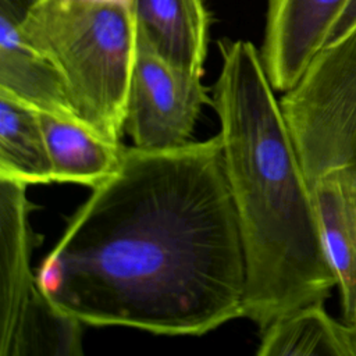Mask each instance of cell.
Returning <instances> with one entry per match:
<instances>
[{
    "instance_id": "cell-3",
    "label": "cell",
    "mask_w": 356,
    "mask_h": 356,
    "mask_svg": "<svg viewBox=\"0 0 356 356\" xmlns=\"http://www.w3.org/2000/svg\"><path fill=\"white\" fill-rule=\"evenodd\" d=\"M19 28L60 72L78 118L121 143L138 43L129 4L31 0Z\"/></svg>"
},
{
    "instance_id": "cell-12",
    "label": "cell",
    "mask_w": 356,
    "mask_h": 356,
    "mask_svg": "<svg viewBox=\"0 0 356 356\" xmlns=\"http://www.w3.org/2000/svg\"><path fill=\"white\" fill-rule=\"evenodd\" d=\"M259 356H353L349 327L324 302L302 306L261 330Z\"/></svg>"
},
{
    "instance_id": "cell-16",
    "label": "cell",
    "mask_w": 356,
    "mask_h": 356,
    "mask_svg": "<svg viewBox=\"0 0 356 356\" xmlns=\"http://www.w3.org/2000/svg\"><path fill=\"white\" fill-rule=\"evenodd\" d=\"M349 338H350V345H352L353 356H356V324L349 327Z\"/></svg>"
},
{
    "instance_id": "cell-14",
    "label": "cell",
    "mask_w": 356,
    "mask_h": 356,
    "mask_svg": "<svg viewBox=\"0 0 356 356\" xmlns=\"http://www.w3.org/2000/svg\"><path fill=\"white\" fill-rule=\"evenodd\" d=\"M339 21H341V25L343 26H349L356 21V0H349Z\"/></svg>"
},
{
    "instance_id": "cell-1",
    "label": "cell",
    "mask_w": 356,
    "mask_h": 356,
    "mask_svg": "<svg viewBox=\"0 0 356 356\" xmlns=\"http://www.w3.org/2000/svg\"><path fill=\"white\" fill-rule=\"evenodd\" d=\"M36 278L56 307L93 327L202 335L243 317L245 252L220 135L125 147Z\"/></svg>"
},
{
    "instance_id": "cell-5",
    "label": "cell",
    "mask_w": 356,
    "mask_h": 356,
    "mask_svg": "<svg viewBox=\"0 0 356 356\" xmlns=\"http://www.w3.org/2000/svg\"><path fill=\"white\" fill-rule=\"evenodd\" d=\"M26 185L0 178V356H76L81 324L43 293L31 268Z\"/></svg>"
},
{
    "instance_id": "cell-7",
    "label": "cell",
    "mask_w": 356,
    "mask_h": 356,
    "mask_svg": "<svg viewBox=\"0 0 356 356\" xmlns=\"http://www.w3.org/2000/svg\"><path fill=\"white\" fill-rule=\"evenodd\" d=\"M349 0H267L260 50L267 76L278 92L289 90L330 35Z\"/></svg>"
},
{
    "instance_id": "cell-15",
    "label": "cell",
    "mask_w": 356,
    "mask_h": 356,
    "mask_svg": "<svg viewBox=\"0 0 356 356\" xmlns=\"http://www.w3.org/2000/svg\"><path fill=\"white\" fill-rule=\"evenodd\" d=\"M67 4H79V3H125L131 4V0H58Z\"/></svg>"
},
{
    "instance_id": "cell-9",
    "label": "cell",
    "mask_w": 356,
    "mask_h": 356,
    "mask_svg": "<svg viewBox=\"0 0 356 356\" xmlns=\"http://www.w3.org/2000/svg\"><path fill=\"white\" fill-rule=\"evenodd\" d=\"M139 35L171 65L203 75L210 18L203 0H131Z\"/></svg>"
},
{
    "instance_id": "cell-4",
    "label": "cell",
    "mask_w": 356,
    "mask_h": 356,
    "mask_svg": "<svg viewBox=\"0 0 356 356\" xmlns=\"http://www.w3.org/2000/svg\"><path fill=\"white\" fill-rule=\"evenodd\" d=\"M280 104L310 185L335 172L356 182V22L320 49Z\"/></svg>"
},
{
    "instance_id": "cell-11",
    "label": "cell",
    "mask_w": 356,
    "mask_h": 356,
    "mask_svg": "<svg viewBox=\"0 0 356 356\" xmlns=\"http://www.w3.org/2000/svg\"><path fill=\"white\" fill-rule=\"evenodd\" d=\"M51 163L53 182H72L92 189L117 172L125 146L111 142L81 120L40 113Z\"/></svg>"
},
{
    "instance_id": "cell-8",
    "label": "cell",
    "mask_w": 356,
    "mask_h": 356,
    "mask_svg": "<svg viewBox=\"0 0 356 356\" xmlns=\"http://www.w3.org/2000/svg\"><path fill=\"white\" fill-rule=\"evenodd\" d=\"M26 6L22 0H0V92L40 113L79 120L60 72L21 32Z\"/></svg>"
},
{
    "instance_id": "cell-10",
    "label": "cell",
    "mask_w": 356,
    "mask_h": 356,
    "mask_svg": "<svg viewBox=\"0 0 356 356\" xmlns=\"http://www.w3.org/2000/svg\"><path fill=\"white\" fill-rule=\"evenodd\" d=\"M321 238L341 293L342 320L356 324V182L335 172L312 184Z\"/></svg>"
},
{
    "instance_id": "cell-2",
    "label": "cell",
    "mask_w": 356,
    "mask_h": 356,
    "mask_svg": "<svg viewBox=\"0 0 356 356\" xmlns=\"http://www.w3.org/2000/svg\"><path fill=\"white\" fill-rule=\"evenodd\" d=\"M211 106L246 263L243 317L260 331L337 286L312 185L260 51L248 40L218 43Z\"/></svg>"
},
{
    "instance_id": "cell-13",
    "label": "cell",
    "mask_w": 356,
    "mask_h": 356,
    "mask_svg": "<svg viewBox=\"0 0 356 356\" xmlns=\"http://www.w3.org/2000/svg\"><path fill=\"white\" fill-rule=\"evenodd\" d=\"M0 178L26 186L53 182L39 111L3 92H0Z\"/></svg>"
},
{
    "instance_id": "cell-6",
    "label": "cell",
    "mask_w": 356,
    "mask_h": 356,
    "mask_svg": "<svg viewBox=\"0 0 356 356\" xmlns=\"http://www.w3.org/2000/svg\"><path fill=\"white\" fill-rule=\"evenodd\" d=\"M202 76L167 63L138 32L125 115L134 146L160 150L191 142L202 107L211 104Z\"/></svg>"
}]
</instances>
